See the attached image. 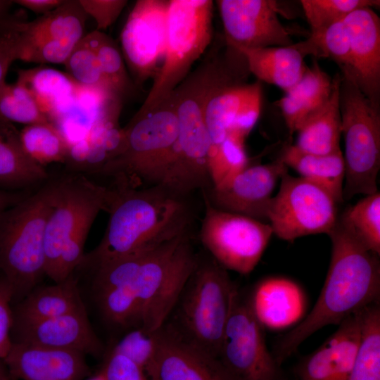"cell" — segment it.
Masks as SVG:
<instances>
[{
	"instance_id": "cell-1",
	"label": "cell",
	"mask_w": 380,
	"mask_h": 380,
	"mask_svg": "<svg viewBox=\"0 0 380 380\" xmlns=\"http://www.w3.org/2000/svg\"><path fill=\"white\" fill-rule=\"evenodd\" d=\"M328 236L331 252L324 284L310 312L274 349L272 355L279 365L319 329L338 325L379 301V256L367 250L338 219Z\"/></svg>"
},
{
	"instance_id": "cell-2",
	"label": "cell",
	"mask_w": 380,
	"mask_h": 380,
	"mask_svg": "<svg viewBox=\"0 0 380 380\" xmlns=\"http://www.w3.org/2000/svg\"><path fill=\"white\" fill-rule=\"evenodd\" d=\"M112 189L103 236L96 248L84 255L82 262L89 260L95 267L191 232L194 212L189 196L162 184Z\"/></svg>"
},
{
	"instance_id": "cell-3",
	"label": "cell",
	"mask_w": 380,
	"mask_h": 380,
	"mask_svg": "<svg viewBox=\"0 0 380 380\" xmlns=\"http://www.w3.org/2000/svg\"><path fill=\"white\" fill-rule=\"evenodd\" d=\"M230 74V68L224 58L216 52H210L203 62L173 91L177 135L161 184L178 194L190 196L196 190H207L212 186L205 108L213 91Z\"/></svg>"
},
{
	"instance_id": "cell-4",
	"label": "cell",
	"mask_w": 380,
	"mask_h": 380,
	"mask_svg": "<svg viewBox=\"0 0 380 380\" xmlns=\"http://www.w3.org/2000/svg\"><path fill=\"white\" fill-rule=\"evenodd\" d=\"M58 179L0 214V269L13 296H27L46 275L44 237Z\"/></svg>"
},
{
	"instance_id": "cell-5",
	"label": "cell",
	"mask_w": 380,
	"mask_h": 380,
	"mask_svg": "<svg viewBox=\"0 0 380 380\" xmlns=\"http://www.w3.org/2000/svg\"><path fill=\"white\" fill-rule=\"evenodd\" d=\"M123 129L125 141L122 152L99 173L112 177L116 188L142 189L161 184L177 135L174 91L151 110L136 113Z\"/></svg>"
},
{
	"instance_id": "cell-6",
	"label": "cell",
	"mask_w": 380,
	"mask_h": 380,
	"mask_svg": "<svg viewBox=\"0 0 380 380\" xmlns=\"http://www.w3.org/2000/svg\"><path fill=\"white\" fill-rule=\"evenodd\" d=\"M236 287L227 270L208 253L197 254L170 315L174 321L168 324L184 339L218 357Z\"/></svg>"
},
{
	"instance_id": "cell-7",
	"label": "cell",
	"mask_w": 380,
	"mask_h": 380,
	"mask_svg": "<svg viewBox=\"0 0 380 380\" xmlns=\"http://www.w3.org/2000/svg\"><path fill=\"white\" fill-rule=\"evenodd\" d=\"M339 106L345 141L343 200L378 191L380 170V110L341 70Z\"/></svg>"
},
{
	"instance_id": "cell-8",
	"label": "cell",
	"mask_w": 380,
	"mask_h": 380,
	"mask_svg": "<svg viewBox=\"0 0 380 380\" xmlns=\"http://www.w3.org/2000/svg\"><path fill=\"white\" fill-rule=\"evenodd\" d=\"M211 0H169L162 65L138 113L151 110L189 75L213 40Z\"/></svg>"
},
{
	"instance_id": "cell-9",
	"label": "cell",
	"mask_w": 380,
	"mask_h": 380,
	"mask_svg": "<svg viewBox=\"0 0 380 380\" xmlns=\"http://www.w3.org/2000/svg\"><path fill=\"white\" fill-rule=\"evenodd\" d=\"M186 233L148 250L133 279L141 327L154 332L167 320L197 253Z\"/></svg>"
},
{
	"instance_id": "cell-10",
	"label": "cell",
	"mask_w": 380,
	"mask_h": 380,
	"mask_svg": "<svg viewBox=\"0 0 380 380\" xmlns=\"http://www.w3.org/2000/svg\"><path fill=\"white\" fill-rule=\"evenodd\" d=\"M203 195L205 210L199 238L206 253L227 270L248 274L273 235L270 225L217 208Z\"/></svg>"
},
{
	"instance_id": "cell-11",
	"label": "cell",
	"mask_w": 380,
	"mask_h": 380,
	"mask_svg": "<svg viewBox=\"0 0 380 380\" xmlns=\"http://www.w3.org/2000/svg\"><path fill=\"white\" fill-rule=\"evenodd\" d=\"M337 204L322 188L287 172L269 204L267 223L273 234L286 241L309 235H328L338 219Z\"/></svg>"
},
{
	"instance_id": "cell-12",
	"label": "cell",
	"mask_w": 380,
	"mask_h": 380,
	"mask_svg": "<svg viewBox=\"0 0 380 380\" xmlns=\"http://www.w3.org/2000/svg\"><path fill=\"white\" fill-rule=\"evenodd\" d=\"M113 194L111 188L94 183L81 173L58 179L44 237L45 273L50 279L65 244L81 227L94 222L101 210L108 212Z\"/></svg>"
},
{
	"instance_id": "cell-13",
	"label": "cell",
	"mask_w": 380,
	"mask_h": 380,
	"mask_svg": "<svg viewBox=\"0 0 380 380\" xmlns=\"http://www.w3.org/2000/svg\"><path fill=\"white\" fill-rule=\"evenodd\" d=\"M218 358L234 380H280V365L267 346L263 329L236 287Z\"/></svg>"
},
{
	"instance_id": "cell-14",
	"label": "cell",
	"mask_w": 380,
	"mask_h": 380,
	"mask_svg": "<svg viewBox=\"0 0 380 380\" xmlns=\"http://www.w3.org/2000/svg\"><path fill=\"white\" fill-rule=\"evenodd\" d=\"M169 0H138L120 34L121 51L138 85L159 70L166 42Z\"/></svg>"
},
{
	"instance_id": "cell-15",
	"label": "cell",
	"mask_w": 380,
	"mask_h": 380,
	"mask_svg": "<svg viewBox=\"0 0 380 380\" xmlns=\"http://www.w3.org/2000/svg\"><path fill=\"white\" fill-rule=\"evenodd\" d=\"M249 74L245 69L232 75L213 91L207 101L204 116L210 140L209 156L230 132L247 137L259 118L261 82H246Z\"/></svg>"
},
{
	"instance_id": "cell-16",
	"label": "cell",
	"mask_w": 380,
	"mask_h": 380,
	"mask_svg": "<svg viewBox=\"0 0 380 380\" xmlns=\"http://www.w3.org/2000/svg\"><path fill=\"white\" fill-rule=\"evenodd\" d=\"M87 16L77 0H65L54 10L27 21L21 61L64 64L84 37Z\"/></svg>"
},
{
	"instance_id": "cell-17",
	"label": "cell",
	"mask_w": 380,
	"mask_h": 380,
	"mask_svg": "<svg viewBox=\"0 0 380 380\" xmlns=\"http://www.w3.org/2000/svg\"><path fill=\"white\" fill-rule=\"evenodd\" d=\"M228 44L247 49L293 44L289 32L278 18L272 0L217 1Z\"/></svg>"
},
{
	"instance_id": "cell-18",
	"label": "cell",
	"mask_w": 380,
	"mask_h": 380,
	"mask_svg": "<svg viewBox=\"0 0 380 380\" xmlns=\"http://www.w3.org/2000/svg\"><path fill=\"white\" fill-rule=\"evenodd\" d=\"M288 167L279 157L265 164H249L229 180L202 191L208 201L222 210L267 222L273 192Z\"/></svg>"
},
{
	"instance_id": "cell-19",
	"label": "cell",
	"mask_w": 380,
	"mask_h": 380,
	"mask_svg": "<svg viewBox=\"0 0 380 380\" xmlns=\"http://www.w3.org/2000/svg\"><path fill=\"white\" fill-rule=\"evenodd\" d=\"M156 333L151 380H234L217 357L184 339L168 323Z\"/></svg>"
},
{
	"instance_id": "cell-20",
	"label": "cell",
	"mask_w": 380,
	"mask_h": 380,
	"mask_svg": "<svg viewBox=\"0 0 380 380\" xmlns=\"http://www.w3.org/2000/svg\"><path fill=\"white\" fill-rule=\"evenodd\" d=\"M343 23L348 31L350 63L347 71L372 104L380 107V18L372 8L349 13Z\"/></svg>"
},
{
	"instance_id": "cell-21",
	"label": "cell",
	"mask_w": 380,
	"mask_h": 380,
	"mask_svg": "<svg viewBox=\"0 0 380 380\" xmlns=\"http://www.w3.org/2000/svg\"><path fill=\"white\" fill-rule=\"evenodd\" d=\"M20 342L51 349L98 355L103 347L94 333L85 308L40 321L14 325Z\"/></svg>"
},
{
	"instance_id": "cell-22",
	"label": "cell",
	"mask_w": 380,
	"mask_h": 380,
	"mask_svg": "<svg viewBox=\"0 0 380 380\" xmlns=\"http://www.w3.org/2000/svg\"><path fill=\"white\" fill-rule=\"evenodd\" d=\"M10 376L21 380H83L89 375L84 355L13 342L3 360Z\"/></svg>"
},
{
	"instance_id": "cell-23",
	"label": "cell",
	"mask_w": 380,
	"mask_h": 380,
	"mask_svg": "<svg viewBox=\"0 0 380 380\" xmlns=\"http://www.w3.org/2000/svg\"><path fill=\"white\" fill-rule=\"evenodd\" d=\"M246 298L262 329L293 328L307 315L305 293L298 283L286 277H270L260 281Z\"/></svg>"
},
{
	"instance_id": "cell-24",
	"label": "cell",
	"mask_w": 380,
	"mask_h": 380,
	"mask_svg": "<svg viewBox=\"0 0 380 380\" xmlns=\"http://www.w3.org/2000/svg\"><path fill=\"white\" fill-rule=\"evenodd\" d=\"M360 311L344 319L300 362L297 369L300 380H348L360 338Z\"/></svg>"
},
{
	"instance_id": "cell-25",
	"label": "cell",
	"mask_w": 380,
	"mask_h": 380,
	"mask_svg": "<svg viewBox=\"0 0 380 380\" xmlns=\"http://www.w3.org/2000/svg\"><path fill=\"white\" fill-rule=\"evenodd\" d=\"M340 72L332 77V89L325 103L310 115L296 131L294 144L299 149L317 155L341 150V118L339 106Z\"/></svg>"
},
{
	"instance_id": "cell-26",
	"label": "cell",
	"mask_w": 380,
	"mask_h": 380,
	"mask_svg": "<svg viewBox=\"0 0 380 380\" xmlns=\"http://www.w3.org/2000/svg\"><path fill=\"white\" fill-rule=\"evenodd\" d=\"M234 48L244 56L250 73L258 81L274 84L284 92L298 82L308 68L304 61L305 56L294 44L287 46Z\"/></svg>"
},
{
	"instance_id": "cell-27",
	"label": "cell",
	"mask_w": 380,
	"mask_h": 380,
	"mask_svg": "<svg viewBox=\"0 0 380 380\" xmlns=\"http://www.w3.org/2000/svg\"><path fill=\"white\" fill-rule=\"evenodd\" d=\"M331 89L332 78L313 60L298 82L277 102L291 136L325 103Z\"/></svg>"
},
{
	"instance_id": "cell-28",
	"label": "cell",
	"mask_w": 380,
	"mask_h": 380,
	"mask_svg": "<svg viewBox=\"0 0 380 380\" xmlns=\"http://www.w3.org/2000/svg\"><path fill=\"white\" fill-rule=\"evenodd\" d=\"M20 131L11 122H0V189L23 191L48 181L44 167L24 151Z\"/></svg>"
},
{
	"instance_id": "cell-29",
	"label": "cell",
	"mask_w": 380,
	"mask_h": 380,
	"mask_svg": "<svg viewBox=\"0 0 380 380\" xmlns=\"http://www.w3.org/2000/svg\"><path fill=\"white\" fill-rule=\"evenodd\" d=\"M343 155L341 150L327 155L313 154L289 143L284 145L279 158L287 167L322 188L338 204L344 201L346 171Z\"/></svg>"
},
{
	"instance_id": "cell-30",
	"label": "cell",
	"mask_w": 380,
	"mask_h": 380,
	"mask_svg": "<svg viewBox=\"0 0 380 380\" xmlns=\"http://www.w3.org/2000/svg\"><path fill=\"white\" fill-rule=\"evenodd\" d=\"M55 283V282H54ZM84 308L72 274L53 285L35 287L19 305L13 326L29 324Z\"/></svg>"
},
{
	"instance_id": "cell-31",
	"label": "cell",
	"mask_w": 380,
	"mask_h": 380,
	"mask_svg": "<svg viewBox=\"0 0 380 380\" xmlns=\"http://www.w3.org/2000/svg\"><path fill=\"white\" fill-rule=\"evenodd\" d=\"M17 81L32 94L50 121L74 99L80 87L66 72L39 66L18 70Z\"/></svg>"
},
{
	"instance_id": "cell-32",
	"label": "cell",
	"mask_w": 380,
	"mask_h": 380,
	"mask_svg": "<svg viewBox=\"0 0 380 380\" xmlns=\"http://www.w3.org/2000/svg\"><path fill=\"white\" fill-rule=\"evenodd\" d=\"M359 346L348 380H380V305L360 311Z\"/></svg>"
},
{
	"instance_id": "cell-33",
	"label": "cell",
	"mask_w": 380,
	"mask_h": 380,
	"mask_svg": "<svg viewBox=\"0 0 380 380\" xmlns=\"http://www.w3.org/2000/svg\"><path fill=\"white\" fill-rule=\"evenodd\" d=\"M338 220L367 250L380 255L379 191L348 206Z\"/></svg>"
},
{
	"instance_id": "cell-34",
	"label": "cell",
	"mask_w": 380,
	"mask_h": 380,
	"mask_svg": "<svg viewBox=\"0 0 380 380\" xmlns=\"http://www.w3.org/2000/svg\"><path fill=\"white\" fill-rule=\"evenodd\" d=\"M84 37L94 50L112 91L122 100L132 94L135 84L128 75L121 49L115 42L103 31L97 30Z\"/></svg>"
},
{
	"instance_id": "cell-35",
	"label": "cell",
	"mask_w": 380,
	"mask_h": 380,
	"mask_svg": "<svg viewBox=\"0 0 380 380\" xmlns=\"http://www.w3.org/2000/svg\"><path fill=\"white\" fill-rule=\"evenodd\" d=\"M19 137L24 151L36 163L43 167L52 163H65L68 144L52 122L25 125Z\"/></svg>"
},
{
	"instance_id": "cell-36",
	"label": "cell",
	"mask_w": 380,
	"mask_h": 380,
	"mask_svg": "<svg viewBox=\"0 0 380 380\" xmlns=\"http://www.w3.org/2000/svg\"><path fill=\"white\" fill-rule=\"evenodd\" d=\"M294 45L305 56L329 58L340 70L350 67V40L343 20L320 31L310 32L307 39Z\"/></svg>"
},
{
	"instance_id": "cell-37",
	"label": "cell",
	"mask_w": 380,
	"mask_h": 380,
	"mask_svg": "<svg viewBox=\"0 0 380 380\" xmlns=\"http://www.w3.org/2000/svg\"><path fill=\"white\" fill-rule=\"evenodd\" d=\"M0 120L30 125L51 122L23 85L6 83L0 91Z\"/></svg>"
},
{
	"instance_id": "cell-38",
	"label": "cell",
	"mask_w": 380,
	"mask_h": 380,
	"mask_svg": "<svg viewBox=\"0 0 380 380\" xmlns=\"http://www.w3.org/2000/svg\"><path fill=\"white\" fill-rule=\"evenodd\" d=\"M300 3L311 33L343 20L357 8L380 5L379 0H301Z\"/></svg>"
},
{
	"instance_id": "cell-39",
	"label": "cell",
	"mask_w": 380,
	"mask_h": 380,
	"mask_svg": "<svg viewBox=\"0 0 380 380\" xmlns=\"http://www.w3.org/2000/svg\"><path fill=\"white\" fill-rule=\"evenodd\" d=\"M244 142L245 139L230 134L209 156L211 187L221 185L251 164Z\"/></svg>"
},
{
	"instance_id": "cell-40",
	"label": "cell",
	"mask_w": 380,
	"mask_h": 380,
	"mask_svg": "<svg viewBox=\"0 0 380 380\" xmlns=\"http://www.w3.org/2000/svg\"><path fill=\"white\" fill-rule=\"evenodd\" d=\"M63 65L66 73L79 85L114 93L102 72L94 50L84 37L76 45Z\"/></svg>"
},
{
	"instance_id": "cell-41",
	"label": "cell",
	"mask_w": 380,
	"mask_h": 380,
	"mask_svg": "<svg viewBox=\"0 0 380 380\" xmlns=\"http://www.w3.org/2000/svg\"><path fill=\"white\" fill-rule=\"evenodd\" d=\"M156 331L147 332L141 328L132 329L111 350L127 357L136 363L148 377L157 353Z\"/></svg>"
},
{
	"instance_id": "cell-42",
	"label": "cell",
	"mask_w": 380,
	"mask_h": 380,
	"mask_svg": "<svg viewBox=\"0 0 380 380\" xmlns=\"http://www.w3.org/2000/svg\"><path fill=\"white\" fill-rule=\"evenodd\" d=\"M26 20L0 33V91L6 83V77L12 63L21 60L23 32ZM0 122H9L0 120Z\"/></svg>"
},
{
	"instance_id": "cell-43",
	"label": "cell",
	"mask_w": 380,
	"mask_h": 380,
	"mask_svg": "<svg viewBox=\"0 0 380 380\" xmlns=\"http://www.w3.org/2000/svg\"><path fill=\"white\" fill-rule=\"evenodd\" d=\"M87 15L92 17L96 29L109 27L119 17L127 4L126 0H77Z\"/></svg>"
},
{
	"instance_id": "cell-44",
	"label": "cell",
	"mask_w": 380,
	"mask_h": 380,
	"mask_svg": "<svg viewBox=\"0 0 380 380\" xmlns=\"http://www.w3.org/2000/svg\"><path fill=\"white\" fill-rule=\"evenodd\" d=\"M102 369L106 380H150L136 363L112 350L107 355Z\"/></svg>"
},
{
	"instance_id": "cell-45",
	"label": "cell",
	"mask_w": 380,
	"mask_h": 380,
	"mask_svg": "<svg viewBox=\"0 0 380 380\" xmlns=\"http://www.w3.org/2000/svg\"><path fill=\"white\" fill-rule=\"evenodd\" d=\"M13 296L11 286L3 277L0 279V360H2L8 354L13 344L10 334L13 317L10 303Z\"/></svg>"
},
{
	"instance_id": "cell-46",
	"label": "cell",
	"mask_w": 380,
	"mask_h": 380,
	"mask_svg": "<svg viewBox=\"0 0 380 380\" xmlns=\"http://www.w3.org/2000/svg\"><path fill=\"white\" fill-rule=\"evenodd\" d=\"M14 2L12 0H0V33L25 20L21 12H13Z\"/></svg>"
},
{
	"instance_id": "cell-47",
	"label": "cell",
	"mask_w": 380,
	"mask_h": 380,
	"mask_svg": "<svg viewBox=\"0 0 380 380\" xmlns=\"http://www.w3.org/2000/svg\"><path fill=\"white\" fill-rule=\"evenodd\" d=\"M64 0H15L18 4L34 13L44 15L64 3Z\"/></svg>"
},
{
	"instance_id": "cell-48",
	"label": "cell",
	"mask_w": 380,
	"mask_h": 380,
	"mask_svg": "<svg viewBox=\"0 0 380 380\" xmlns=\"http://www.w3.org/2000/svg\"><path fill=\"white\" fill-rule=\"evenodd\" d=\"M30 194L28 190L6 191L0 189V214L20 202Z\"/></svg>"
},
{
	"instance_id": "cell-49",
	"label": "cell",
	"mask_w": 380,
	"mask_h": 380,
	"mask_svg": "<svg viewBox=\"0 0 380 380\" xmlns=\"http://www.w3.org/2000/svg\"><path fill=\"white\" fill-rule=\"evenodd\" d=\"M10 376V374L4 362V364L0 362V380H9Z\"/></svg>"
},
{
	"instance_id": "cell-50",
	"label": "cell",
	"mask_w": 380,
	"mask_h": 380,
	"mask_svg": "<svg viewBox=\"0 0 380 380\" xmlns=\"http://www.w3.org/2000/svg\"><path fill=\"white\" fill-rule=\"evenodd\" d=\"M87 380H106L105 374L103 369L101 368L95 375L90 377Z\"/></svg>"
}]
</instances>
